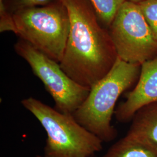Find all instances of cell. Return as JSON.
I'll return each mask as SVG.
<instances>
[{"instance_id":"6da1fadb","label":"cell","mask_w":157,"mask_h":157,"mask_svg":"<svg viewBox=\"0 0 157 157\" xmlns=\"http://www.w3.org/2000/svg\"><path fill=\"white\" fill-rule=\"evenodd\" d=\"M59 1L67 10L70 22L59 64L74 81L91 89L111 69L118 57L117 51L89 0Z\"/></svg>"},{"instance_id":"7a4b0ae2","label":"cell","mask_w":157,"mask_h":157,"mask_svg":"<svg viewBox=\"0 0 157 157\" xmlns=\"http://www.w3.org/2000/svg\"><path fill=\"white\" fill-rule=\"evenodd\" d=\"M141 65L118 57L111 69L90 89L82 104L73 114L76 120L102 142L113 140L118 132L111 124L119 97L136 84Z\"/></svg>"},{"instance_id":"3957f363","label":"cell","mask_w":157,"mask_h":157,"mask_svg":"<svg viewBox=\"0 0 157 157\" xmlns=\"http://www.w3.org/2000/svg\"><path fill=\"white\" fill-rule=\"evenodd\" d=\"M21 104L45 130V157H93L102 149V141L78 123L73 114L58 111L29 97Z\"/></svg>"},{"instance_id":"277c9868","label":"cell","mask_w":157,"mask_h":157,"mask_svg":"<svg viewBox=\"0 0 157 157\" xmlns=\"http://www.w3.org/2000/svg\"><path fill=\"white\" fill-rule=\"evenodd\" d=\"M17 35L36 49L60 63L69 32L67 10L59 0L46 6L23 8L13 13Z\"/></svg>"},{"instance_id":"5b68a950","label":"cell","mask_w":157,"mask_h":157,"mask_svg":"<svg viewBox=\"0 0 157 157\" xmlns=\"http://www.w3.org/2000/svg\"><path fill=\"white\" fill-rule=\"evenodd\" d=\"M14 48L43 83L54 101L55 108L63 113L73 114L84 102L90 89L76 83L63 71L59 62L26 41L19 40Z\"/></svg>"},{"instance_id":"8992f818","label":"cell","mask_w":157,"mask_h":157,"mask_svg":"<svg viewBox=\"0 0 157 157\" xmlns=\"http://www.w3.org/2000/svg\"><path fill=\"white\" fill-rule=\"evenodd\" d=\"M109 33L118 57L126 62L141 65L157 57V40L137 4L124 2Z\"/></svg>"},{"instance_id":"52a82bcc","label":"cell","mask_w":157,"mask_h":157,"mask_svg":"<svg viewBox=\"0 0 157 157\" xmlns=\"http://www.w3.org/2000/svg\"><path fill=\"white\" fill-rule=\"evenodd\" d=\"M157 102V57L143 63L134 88L126 94L125 101L115 111L119 122L131 121L142 107Z\"/></svg>"},{"instance_id":"ba28073f","label":"cell","mask_w":157,"mask_h":157,"mask_svg":"<svg viewBox=\"0 0 157 157\" xmlns=\"http://www.w3.org/2000/svg\"><path fill=\"white\" fill-rule=\"evenodd\" d=\"M126 136L157 151V102L142 107L132 118Z\"/></svg>"},{"instance_id":"9c48e42d","label":"cell","mask_w":157,"mask_h":157,"mask_svg":"<svg viewBox=\"0 0 157 157\" xmlns=\"http://www.w3.org/2000/svg\"><path fill=\"white\" fill-rule=\"evenodd\" d=\"M103 157H157V151L126 135L114 143Z\"/></svg>"},{"instance_id":"30bf717a","label":"cell","mask_w":157,"mask_h":157,"mask_svg":"<svg viewBox=\"0 0 157 157\" xmlns=\"http://www.w3.org/2000/svg\"><path fill=\"white\" fill-rule=\"evenodd\" d=\"M100 22L109 27L117 12L126 0H89Z\"/></svg>"},{"instance_id":"8fae6325","label":"cell","mask_w":157,"mask_h":157,"mask_svg":"<svg viewBox=\"0 0 157 157\" xmlns=\"http://www.w3.org/2000/svg\"><path fill=\"white\" fill-rule=\"evenodd\" d=\"M137 4L157 40V0H146Z\"/></svg>"},{"instance_id":"7c38bea8","label":"cell","mask_w":157,"mask_h":157,"mask_svg":"<svg viewBox=\"0 0 157 157\" xmlns=\"http://www.w3.org/2000/svg\"><path fill=\"white\" fill-rule=\"evenodd\" d=\"M0 32L11 31L17 34V30L13 13L9 12L5 0H0Z\"/></svg>"},{"instance_id":"4fadbf2b","label":"cell","mask_w":157,"mask_h":157,"mask_svg":"<svg viewBox=\"0 0 157 157\" xmlns=\"http://www.w3.org/2000/svg\"><path fill=\"white\" fill-rule=\"evenodd\" d=\"M55 0H11L12 13L27 8L46 6Z\"/></svg>"},{"instance_id":"5bb4252c","label":"cell","mask_w":157,"mask_h":157,"mask_svg":"<svg viewBox=\"0 0 157 157\" xmlns=\"http://www.w3.org/2000/svg\"><path fill=\"white\" fill-rule=\"evenodd\" d=\"M127 1H130V2H133V3H136V4H139L141 2H143V1H144L146 0H126Z\"/></svg>"},{"instance_id":"9a60e30c","label":"cell","mask_w":157,"mask_h":157,"mask_svg":"<svg viewBox=\"0 0 157 157\" xmlns=\"http://www.w3.org/2000/svg\"><path fill=\"white\" fill-rule=\"evenodd\" d=\"M36 157H44V155H36Z\"/></svg>"}]
</instances>
